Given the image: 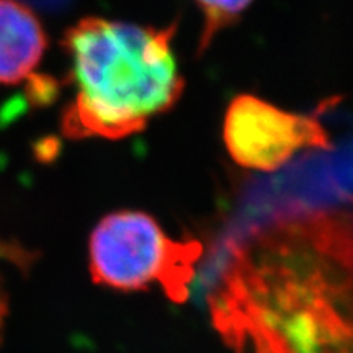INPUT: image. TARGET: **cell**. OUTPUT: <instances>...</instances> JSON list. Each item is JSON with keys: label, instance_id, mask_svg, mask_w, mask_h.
Segmentation results:
<instances>
[{"label": "cell", "instance_id": "6da1fadb", "mask_svg": "<svg viewBox=\"0 0 353 353\" xmlns=\"http://www.w3.org/2000/svg\"><path fill=\"white\" fill-rule=\"evenodd\" d=\"M236 353H353V218L319 210L265 228L211 299Z\"/></svg>", "mask_w": 353, "mask_h": 353}, {"label": "cell", "instance_id": "7a4b0ae2", "mask_svg": "<svg viewBox=\"0 0 353 353\" xmlns=\"http://www.w3.org/2000/svg\"><path fill=\"white\" fill-rule=\"evenodd\" d=\"M165 28L85 17L68 28L63 50L69 81L76 85L61 130L70 139H123L169 112L183 94L172 41Z\"/></svg>", "mask_w": 353, "mask_h": 353}, {"label": "cell", "instance_id": "3957f363", "mask_svg": "<svg viewBox=\"0 0 353 353\" xmlns=\"http://www.w3.org/2000/svg\"><path fill=\"white\" fill-rule=\"evenodd\" d=\"M200 255L198 242L172 239L157 219L134 210L103 216L88 239V270L95 285L123 293L159 285L176 303L188 298Z\"/></svg>", "mask_w": 353, "mask_h": 353}, {"label": "cell", "instance_id": "277c9868", "mask_svg": "<svg viewBox=\"0 0 353 353\" xmlns=\"http://www.w3.org/2000/svg\"><path fill=\"white\" fill-rule=\"evenodd\" d=\"M223 139L237 165L273 172L304 149H334L314 114L291 113L250 94L234 97L224 114Z\"/></svg>", "mask_w": 353, "mask_h": 353}, {"label": "cell", "instance_id": "5b68a950", "mask_svg": "<svg viewBox=\"0 0 353 353\" xmlns=\"http://www.w3.org/2000/svg\"><path fill=\"white\" fill-rule=\"evenodd\" d=\"M48 48V37L32 8L19 0H0V85L33 77Z\"/></svg>", "mask_w": 353, "mask_h": 353}, {"label": "cell", "instance_id": "8992f818", "mask_svg": "<svg viewBox=\"0 0 353 353\" xmlns=\"http://www.w3.org/2000/svg\"><path fill=\"white\" fill-rule=\"evenodd\" d=\"M195 2L203 13V32L198 48V51L203 52L210 48L216 34L239 20V17L254 0H195Z\"/></svg>", "mask_w": 353, "mask_h": 353}, {"label": "cell", "instance_id": "52a82bcc", "mask_svg": "<svg viewBox=\"0 0 353 353\" xmlns=\"http://www.w3.org/2000/svg\"><path fill=\"white\" fill-rule=\"evenodd\" d=\"M7 298L3 290L0 288V339H2V332H3V325H6V317H7Z\"/></svg>", "mask_w": 353, "mask_h": 353}]
</instances>
